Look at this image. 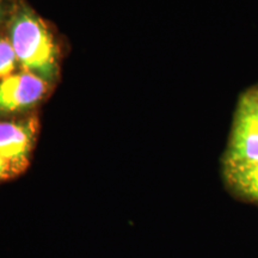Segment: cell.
Here are the masks:
<instances>
[{"instance_id":"6da1fadb","label":"cell","mask_w":258,"mask_h":258,"mask_svg":"<svg viewBox=\"0 0 258 258\" xmlns=\"http://www.w3.org/2000/svg\"><path fill=\"white\" fill-rule=\"evenodd\" d=\"M221 169L235 198L258 206V84L238 97Z\"/></svg>"},{"instance_id":"7a4b0ae2","label":"cell","mask_w":258,"mask_h":258,"mask_svg":"<svg viewBox=\"0 0 258 258\" xmlns=\"http://www.w3.org/2000/svg\"><path fill=\"white\" fill-rule=\"evenodd\" d=\"M6 23L22 69L53 83L59 74V50L46 22L25 0H16Z\"/></svg>"},{"instance_id":"3957f363","label":"cell","mask_w":258,"mask_h":258,"mask_svg":"<svg viewBox=\"0 0 258 258\" xmlns=\"http://www.w3.org/2000/svg\"><path fill=\"white\" fill-rule=\"evenodd\" d=\"M49 83L30 72L14 73L0 79V114L30 109L43 99Z\"/></svg>"},{"instance_id":"277c9868","label":"cell","mask_w":258,"mask_h":258,"mask_svg":"<svg viewBox=\"0 0 258 258\" xmlns=\"http://www.w3.org/2000/svg\"><path fill=\"white\" fill-rule=\"evenodd\" d=\"M35 133L34 121L0 122V154L11 164L17 176L28 167Z\"/></svg>"},{"instance_id":"5b68a950","label":"cell","mask_w":258,"mask_h":258,"mask_svg":"<svg viewBox=\"0 0 258 258\" xmlns=\"http://www.w3.org/2000/svg\"><path fill=\"white\" fill-rule=\"evenodd\" d=\"M18 60L9 38L0 37V79L14 74Z\"/></svg>"},{"instance_id":"8992f818","label":"cell","mask_w":258,"mask_h":258,"mask_svg":"<svg viewBox=\"0 0 258 258\" xmlns=\"http://www.w3.org/2000/svg\"><path fill=\"white\" fill-rule=\"evenodd\" d=\"M16 176H17V173L15 172L14 167L11 166V164H10L5 158L0 154V182H3V180H8L10 178H14Z\"/></svg>"},{"instance_id":"52a82bcc","label":"cell","mask_w":258,"mask_h":258,"mask_svg":"<svg viewBox=\"0 0 258 258\" xmlns=\"http://www.w3.org/2000/svg\"><path fill=\"white\" fill-rule=\"evenodd\" d=\"M15 4L16 0H0V24L8 22Z\"/></svg>"}]
</instances>
